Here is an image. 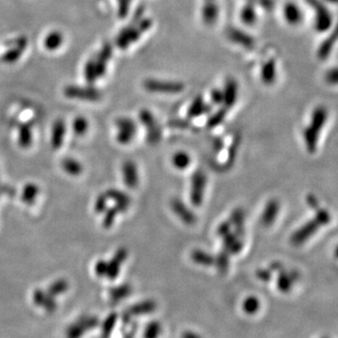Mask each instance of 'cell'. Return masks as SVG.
<instances>
[{
	"label": "cell",
	"instance_id": "6da1fadb",
	"mask_svg": "<svg viewBox=\"0 0 338 338\" xmlns=\"http://www.w3.org/2000/svg\"><path fill=\"white\" fill-rule=\"evenodd\" d=\"M151 27V21L145 19L138 23L136 27H129L121 31V34L117 39V46L121 49H126L132 42L137 41L140 36L146 32Z\"/></svg>",
	"mask_w": 338,
	"mask_h": 338
},
{
	"label": "cell",
	"instance_id": "7a4b0ae2",
	"mask_svg": "<svg viewBox=\"0 0 338 338\" xmlns=\"http://www.w3.org/2000/svg\"><path fill=\"white\" fill-rule=\"evenodd\" d=\"M139 121L146 127L147 141L149 145H157L162 138V130L154 116L149 110L143 109L139 113Z\"/></svg>",
	"mask_w": 338,
	"mask_h": 338
},
{
	"label": "cell",
	"instance_id": "3957f363",
	"mask_svg": "<svg viewBox=\"0 0 338 338\" xmlns=\"http://www.w3.org/2000/svg\"><path fill=\"white\" fill-rule=\"evenodd\" d=\"M64 95L69 99H76L86 102H97L102 98V93L100 91L92 86H79L70 85L64 88Z\"/></svg>",
	"mask_w": 338,
	"mask_h": 338
},
{
	"label": "cell",
	"instance_id": "277c9868",
	"mask_svg": "<svg viewBox=\"0 0 338 338\" xmlns=\"http://www.w3.org/2000/svg\"><path fill=\"white\" fill-rule=\"evenodd\" d=\"M206 185V174L200 169L195 171L191 179V193H190L191 202L194 206H201L204 199Z\"/></svg>",
	"mask_w": 338,
	"mask_h": 338
},
{
	"label": "cell",
	"instance_id": "5b68a950",
	"mask_svg": "<svg viewBox=\"0 0 338 338\" xmlns=\"http://www.w3.org/2000/svg\"><path fill=\"white\" fill-rule=\"evenodd\" d=\"M144 87L149 92L161 94H177L184 92V85L179 82L148 79L143 84Z\"/></svg>",
	"mask_w": 338,
	"mask_h": 338
},
{
	"label": "cell",
	"instance_id": "8992f818",
	"mask_svg": "<svg viewBox=\"0 0 338 338\" xmlns=\"http://www.w3.org/2000/svg\"><path fill=\"white\" fill-rule=\"evenodd\" d=\"M116 125L119 130L117 140L119 143L122 145L130 143L134 138V134L138 132L137 123L128 118L118 119L116 121Z\"/></svg>",
	"mask_w": 338,
	"mask_h": 338
},
{
	"label": "cell",
	"instance_id": "52a82bcc",
	"mask_svg": "<svg viewBox=\"0 0 338 338\" xmlns=\"http://www.w3.org/2000/svg\"><path fill=\"white\" fill-rule=\"evenodd\" d=\"M307 2L311 3L315 10V29L320 32L326 31L332 25V14L326 7H322L318 0H307Z\"/></svg>",
	"mask_w": 338,
	"mask_h": 338
},
{
	"label": "cell",
	"instance_id": "ba28073f",
	"mask_svg": "<svg viewBox=\"0 0 338 338\" xmlns=\"http://www.w3.org/2000/svg\"><path fill=\"white\" fill-rule=\"evenodd\" d=\"M28 42L29 41L26 37H21L17 40H13L12 47L1 56V61L6 64L15 63L22 57L24 51L28 46Z\"/></svg>",
	"mask_w": 338,
	"mask_h": 338
},
{
	"label": "cell",
	"instance_id": "9c48e42d",
	"mask_svg": "<svg viewBox=\"0 0 338 338\" xmlns=\"http://www.w3.org/2000/svg\"><path fill=\"white\" fill-rule=\"evenodd\" d=\"M283 17L288 25L297 27L304 21V12L297 3L288 1L283 7Z\"/></svg>",
	"mask_w": 338,
	"mask_h": 338
},
{
	"label": "cell",
	"instance_id": "30bf717a",
	"mask_svg": "<svg viewBox=\"0 0 338 338\" xmlns=\"http://www.w3.org/2000/svg\"><path fill=\"white\" fill-rule=\"evenodd\" d=\"M170 206H171L173 212L184 223H186V224H194L196 222V216H195V213L192 212L189 208L186 206L181 199L174 198V199L171 200Z\"/></svg>",
	"mask_w": 338,
	"mask_h": 338
},
{
	"label": "cell",
	"instance_id": "8fae6325",
	"mask_svg": "<svg viewBox=\"0 0 338 338\" xmlns=\"http://www.w3.org/2000/svg\"><path fill=\"white\" fill-rule=\"evenodd\" d=\"M128 257V252L125 248H120L117 252L115 253L114 257L112 259L107 262V271H106V276L109 279L114 280L116 277L119 275L120 269H121V265L126 260Z\"/></svg>",
	"mask_w": 338,
	"mask_h": 338
},
{
	"label": "cell",
	"instance_id": "7c38bea8",
	"mask_svg": "<svg viewBox=\"0 0 338 338\" xmlns=\"http://www.w3.org/2000/svg\"><path fill=\"white\" fill-rule=\"evenodd\" d=\"M122 177L124 184L131 189L138 187L139 184L138 166L132 161H126L122 165Z\"/></svg>",
	"mask_w": 338,
	"mask_h": 338
},
{
	"label": "cell",
	"instance_id": "4fadbf2b",
	"mask_svg": "<svg viewBox=\"0 0 338 338\" xmlns=\"http://www.w3.org/2000/svg\"><path fill=\"white\" fill-rule=\"evenodd\" d=\"M105 195L108 199L116 202V207L120 212H125L128 208L131 205V198L130 196L125 194L124 192L117 189H110L106 191Z\"/></svg>",
	"mask_w": 338,
	"mask_h": 338
},
{
	"label": "cell",
	"instance_id": "5bb4252c",
	"mask_svg": "<svg viewBox=\"0 0 338 338\" xmlns=\"http://www.w3.org/2000/svg\"><path fill=\"white\" fill-rule=\"evenodd\" d=\"M111 56H112V46L109 43H106L103 46L102 50L98 54L97 58H94L98 78L102 77L105 74L106 65Z\"/></svg>",
	"mask_w": 338,
	"mask_h": 338
},
{
	"label": "cell",
	"instance_id": "9a60e30c",
	"mask_svg": "<svg viewBox=\"0 0 338 338\" xmlns=\"http://www.w3.org/2000/svg\"><path fill=\"white\" fill-rule=\"evenodd\" d=\"M223 244L224 251L231 255L239 254L242 250L243 243L240 237L236 235L234 232L230 231L229 234L223 237Z\"/></svg>",
	"mask_w": 338,
	"mask_h": 338
},
{
	"label": "cell",
	"instance_id": "2e32d148",
	"mask_svg": "<svg viewBox=\"0 0 338 338\" xmlns=\"http://www.w3.org/2000/svg\"><path fill=\"white\" fill-rule=\"evenodd\" d=\"M223 94L224 106L228 108L232 107L238 98V85L234 79H229L226 82Z\"/></svg>",
	"mask_w": 338,
	"mask_h": 338
},
{
	"label": "cell",
	"instance_id": "e0dca14e",
	"mask_svg": "<svg viewBox=\"0 0 338 338\" xmlns=\"http://www.w3.org/2000/svg\"><path fill=\"white\" fill-rule=\"evenodd\" d=\"M244 221H245V213L242 209H236L230 215V223L234 228V233L240 238H243L245 230H244Z\"/></svg>",
	"mask_w": 338,
	"mask_h": 338
},
{
	"label": "cell",
	"instance_id": "ac0fdd59",
	"mask_svg": "<svg viewBox=\"0 0 338 338\" xmlns=\"http://www.w3.org/2000/svg\"><path fill=\"white\" fill-rule=\"evenodd\" d=\"M228 37L230 40H232L233 42L241 44V46L245 48H252L255 44V40L250 35L247 34L245 32L241 31L240 29H230L228 31Z\"/></svg>",
	"mask_w": 338,
	"mask_h": 338
},
{
	"label": "cell",
	"instance_id": "d6986e66",
	"mask_svg": "<svg viewBox=\"0 0 338 338\" xmlns=\"http://www.w3.org/2000/svg\"><path fill=\"white\" fill-rule=\"evenodd\" d=\"M66 132V125L63 121L58 120L54 123L52 129L51 144L55 149L61 148L63 144L64 137Z\"/></svg>",
	"mask_w": 338,
	"mask_h": 338
},
{
	"label": "cell",
	"instance_id": "ffe728a7",
	"mask_svg": "<svg viewBox=\"0 0 338 338\" xmlns=\"http://www.w3.org/2000/svg\"><path fill=\"white\" fill-rule=\"evenodd\" d=\"M212 110L211 105L207 104L202 97L198 96L195 98V100L193 101V103H191L189 109L187 111V116L189 119H194V118H197L200 116L204 115L209 113Z\"/></svg>",
	"mask_w": 338,
	"mask_h": 338
},
{
	"label": "cell",
	"instance_id": "44dd1931",
	"mask_svg": "<svg viewBox=\"0 0 338 338\" xmlns=\"http://www.w3.org/2000/svg\"><path fill=\"white\" fill-rule=\"evenodd\" d=\"M279 211V204L275 199H272L268 202L265 207L262 216H261V223L265 227L272 226L276 219L277 213Z\"/></svg>",
	"mask_w": 338,
	"mask_h": 338
},
{
	"label": "cell",
	"instance_id": "7402d4cb",
	"mask_svg": "<svg viewBox=\"0 0 338 338\" xmlns=\"http://www.w3.org/2000/svg\"><path fill=\"white\" fill-rule=\"evenodd\" d=\"M276 65L274 59H269L265 62L260 71V77L264 84L272 85L276 80Z\"/></svg>",
	"mask_w": 338,
	"mask_h": 338
},
{
	"label": "cell",
	"instance_id": "603a6c76",
	"mask_svg": "<svg viewBox=\"0 0 338 338\" xmlns=\"http://www.w3.org/2000/svg\"><path fill=\"white\" fill-rule=\"evenodd\" d=\"M64 36L59 31H52L47 35L43 40V46L48 51L58 50L63 44Z\"/></svg>",
	"mask_w": 338,
	"mask_h": 338
},
{
	"label": "cell",
	"instance_id": "cb8c5ba5",
	"mask_svg": "<svg viewBox=\"0 0 338 338\" xmlns=\"http://www.w3.org/2000/svg\"><path fill=\"white\" fill-rule=\"evenodd\" d=\"M218 14L219 9L217 5L213 2V0H207L202 9V18L204 22L209 25L214 23L217 20Z\"/></svg>",
	"mask_w": 338,
	"mask_h": 338
},
{
	"label": "cell",
	"instance_id": "d4e9b609",
	"mask_svg": "<svg viewBox=\"0 0 338 338\" xmlns=\"http://www.w3.org/2000/svg\"><path fill=\"white\" fill-rule=\"evenodd\" d=\"M192 260L196 264L203 265V266H212L214 265L215 258L212 257L211 254L202 251V250H194L191 254Z\"/></svg>",
	"mask_w": 338,
	"mask_h": 338
},
{
	"label": "cell",
	"instance_id": "484cf974",
	"mask_svg": "<svg viewBox=\"0 0 338 338\" xmlns=\"http://www.w3.org/2000/svg\"><path fill=\"white\" fill-rule=\"evenodd\" d=\"M18 142L22 148H29L32 142V131L29 124H22L19 127Z\"/></svg>",
	"mask_w": 338,
	"mask_h": 338
},
{
	"label": "cell",
	"instance_id": "4316f807",
	"mask_svg": "<svg viewBox=\"0 0 338 338\" xmlns=\"http://www.w3.org/2000/svg\"><path fill=\"white\" fill-rule=\"evenodd\" d=\"M61 166L65 170V172L68 173L72 176H78L83 171V166H81L80 163L73 158L64 159L61 162Z\"/></svg>",
	"mask_w": 338,
	"mask_h": 338
},
{
	"label": "cell",
	"instance_id": "83f0119b",
	"mask_svg": "<svg viewBox=\"0 0 338 338\" xmlns=\"http://www.w3.org/2000/svg\"><path fill=\"white\" fill-rule=\"evenodd\" d=\"M39 192H40V190L36 184H27L24 188L21 198L26 204H32L39 194Z\"/></svg>",
	"mask_w": 338,
	"mask_h": 338
},
{
	"label": "cell",
	"instance_id": "f1b7e54d",
	"mask_svg": "<svg viewBox=\"0 0 338 338\" xmlns=\"http://www.w3.org/2000/svg\"><path fill=\"white\" fill-rule=\"evenodd\" d=\"M172 163L176 168L183 170L189 166L191 158L186 152L179 151L173 156Z\"/></svg>",
	"mask_w": 338,
	"mask_h": 338
},
{
	"label": "cell",
	"instance_id": "f546056e",
	"mask_svg": "<svg viewBox=\"0 0 338 338\" xmlns=\"http://www.w3.org/2000/svg\"><path fill=\"white\" fill-rule=\"evenodd\" d=\"M241 21L245 25L252 26L257 21V12L251 5L243 7L241 12Z\"/></svg>",
	"mask_w": 338,
	"mask_h": 338
},
{
	"label": "cell",
	"instance_id": "4dcf8cb0",
	"mask_svg": "<svg viewBox=\"0 0 338 338\" xmlns=\"http://www.w3.org/2000/svg\"><path fill=\"white\" fill-rule=\"evenodd\" d=\"M85 78L88 84H93L98 78L94 58L89 59L85 66Z\"/></svg>",
	"mask_w": 338,
	"mask_h": 338
},
{
	"label": "cell",
	"instance_id": "1f68e13d",
	"mask_svg": "<svg viewBox=\"0 0 338 338\" xmlns=\"http://www.w3.org/2000/svg\"><path fill=\"white\" fill-rule=\"evenodd\" d=\"M230 254L223 251L220 253L217 256V258L214 260V265L217 267V269L221 273H226L227 269H229L230 266Z\"/></svg>",
	"mask_w": 338,
	"mask_h": 338
},
{
	"label": "cell",
	"instance_id": "d6a6232c",
	"mask_svg": "<svg viewBox=\"0 0 338 338\" xmlns=\"http://www.w3.org/2000/svg\"><path fill=\"white\" fill-rule=\"evenodd\" d=\"M88 122L84 117H77L73 122V130L77 136H83L87 132Z\"/></svg>",
	"mask_w": 338,
	"mask_h": 338
},
{
	"label": "cell",
	"instance_id": "836d02e7",
	"mask_svg": "<svg viewBox=\"0 0 338 338\" xmlns=\"http://www.w3.org/2000/svg\"><path fill=\"white\" fill-rule=\"evenodd\" d=\"M104 218L103 220V226L104 229H110L113 223L115 222L116 217L118 215V213H120L119 210L117 209V207H112L108 209L107 211L104 212Z\"/></svg>",
	"mask_w": 338,
	"mask_h": 338
},
{
	"label": "cell",
	"instance_id": "e575fe53",
	"mask_svg": "<svg viewBox=\"0 0 338 338\" xmlns=\"http://www.w3.org/2000/svg\"><path fill=\"white\" fill-rule=\"evenodd\" d=\"M227 116V109L221 108L218 110L217 112L209 119V121L207 122V125L209 128H214V127L220 125L223 122L224 118Z\"/></svg>",
	"mask_w": 338,
	"mask_h": 338
},
{
	"label": "cell",
	"instance_id": "d590c367",
	"mask_svg": "<svg viewBox=\"0 0 338 338\" xmlns=\"http://www.w3.org/2000/svg\"><path fill=\"white\" fill-rule=\"evenodd\" d=\"M324 80L329 85L338 86V66H333L327 71Z\"/></svg>",
	"mask_w": 338,
	"mask_h": 338
},
{
	"label": "cell",
	"instance_id": "8d00e7d4",
	"mask_svg": "<svg viewBox=\"0 0 338 338\" xmlns=\"http://www.w3.org/2000/svg\"><path fill=\"white\" fill-rule=\"evenodd\" d=\"M107 200H108V198H107V196L105 195V194L99 195L97 199L95 201V205H94L95 212L97 213H103L105 212L106 208H107Z\"/></svg>",
	"mask_w": 338,
	"mask_h": 338
},
{
	"label": "cell",
	"instance_id": "74e56055",
	"mask_svg": "<svg viewBox=\"0 0 338 338\" xmlns=\"http://www.w3.org/2000/svg\"><path fill=\"white\" fill-rule=\"evenodd\" d=\"M67 287H68V284H67L66 281L58 280L52 285L50 288H49V291L51 294H58V293L65 291L67 289Z\"/></svg>",
	"mask_w": 338,
	"mask_h": 338
},
{
	"label": "cell",
	"instance_id": "f35d334b",
	"mask_svg": "<svg viewBox=\"0 0 338 338\" xmlns=\"http://www.w3.org/2000/svg\"><path fill=\"white\" fill-rule=\"evenodd\" d=\"M132 0H118L119 2V16L121 18H125L127 13L129 12L130 4Z\"/></svg>",
	"mask_w": 338,
	"mask_h": 338
},
{
	"label": "cell",
	"instance_id": "ab89813d",
	"mask_svg": "<svg viewBox=\"0 0 338 338\" xmlns=\"http://www.w3.org/2000/svg\"><path fill=\"white\" fill-rule=\"evenodd\" d=\"M106 271H107V261L103 260V259L97 261V263L95 265L96 275L99 276H103V275H106Z\"/></svg>",
	"mask_w": 338,
	"mask_h": 338
},
{
	"label": "cell",
	"instance_id": "60d3db41",
	"mask_svg": "<svg viewBox=\"0 0 338 338\" xmlns=\"http://www.w3.org/2000/svg\"><path fill=\"white\" fill-rule=\"evenodd\" d=\"M231 223H230V221H226V222H223L222 223H220V226L218 227L217 229V234L223 238V236L229 234L230 232V230H231Z\"/></svg>",
	"mask_w": 338,
	"mask_h": 338
},
{
	"label": "cell",
	"instance_id": "b9f144b4",
	"mask_svg": "<svg viewBox=\"0 0 338 338\" xmlns=\"http://www.w3.org/2000/svg\"><path fill=\"white\" fill-rule=\"evenodd\" d=\"M211 96H212V103H215V104H222V103H223V91H221V89H213L212 93H211Z\"/></svg>",
	"mask_w": 338,
	"mask_h": 338
},
{
	"label": "cell",
	"instance_id": "7bdbcfd3",
	"mask_svg": "<svg viewBox=\"0 0 338 338\" xmlns=\"http://www.w3.org/2000/svg\"><path fill=\"white\" fill-rule=\"evenodd\" d=\"M129 289H130V287H128V286L118 287V288H115L114 290H112V295L115 298H120V297H122V296L126 295L127 293L129 292Z\"/></svg>",
	"mask_w": 338,
	"mask_h": 338
},
{
	"label": "cell",
	"instance_id": "ee69618b",
	"mask_svg": "<svg viewBox=\"0 0 338 338\" xmlns=\"http://www.w3.org/2000/svg\"><path fill=\"white\" fill-rule=\"evenodd\" d=\"M169 125L172 127H176V128H178V129H185L187 127L189 126V122L188 121H179V120H177V121H172L171 122H169Z\"/></svg>",
	"mask_w": 338,
	"mask_h": 338
},
{
	"label": "cell",
	"instance_id": "f6af8a7d",
	"mask_svg": "<svg viewBox=\"0 0 338 338\" xmlns=\"http://www.w3.org/2000/svg\"><path fill=\"white\" fill-rule=\"evenodd\" d=\"M257 276H258L259 279H261V280H269V277H271V273H269V271H267V269H258Z\"/></svg>",
	"mask_w": 338,
	"mask_h": 338
},
{
	"label": "cell",
	"instance_id": "bcb514c9",
	"mask_svg": "<svg viewBox=\"0 0 338 338\" xmlns=\"http://www.w3.org/2000/svg\"><path fill=\"white\" fill-rule=\"evenodd\" d=\"M279 286H280L282 289H287L289 283H288V278L285 275H280V279H279Z\"/></svg>",
	"mask_w": 338,
	"mask_h": 338
},
{
	"label": "cell",
	"instance_id": "7dc6e473",
	"mask_svg": "<svg viewBox=\"0 0 338 338\" xmlns=\"http://www.w3.org/2000/svg\"><path fill=\"white\" fill-rule=\"evenodd\" d=\"M259 4L263 7L264 9L271 10L274 7V0H259Z\"/></svg>",
	"mask_w": 338,
	"mask_h": 338
},
{
	"label": "cell",
	"instance_id": "c3c4849f",
	"mask_svg": "<svg viewBox=\"0 0 338 338\" xmlns=\"http://www.w3.org/2000/svg\"><path fill=\"white\" fill-rule=\"evenodd\" d=\"M325 338H326V337H325Z\"/></svg>",
	"mask_w": 338,
	"mask_h": 338
}]
</instances>
